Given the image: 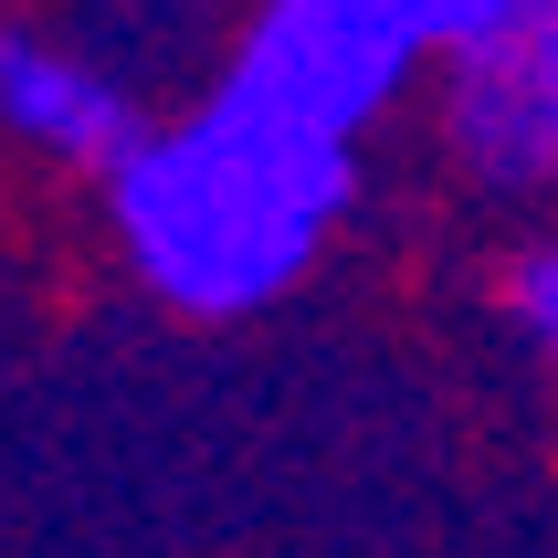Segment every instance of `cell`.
I'll list each match as a JSON object with an SVG mask.
<instances>
[{"instance_id":"obj_1","label":"cell","mask_w":558,"mask_h":558,"mask_svg":"<svg viewBox=\"0 0 558 558\" xmlns=\"http://www.w3.org/2000/svg\"><path fill=\"white\" fill-rule=\"evenodd\" d=\"M348 211H359V148L264 106L232 74H211L190 117L148 126L106 180L126 275L201 327L264 316L275 295H295Z\"/></svg>"},{"instance_id":"obj_2","label":"cell","mask_w":558,"mask_h":558,"mask_svg":"<svg viewBox=\"0 0 558 558\" xmlns=\"http://www.w3.org/2000/svg\"><path fill=\"white\" fill-rule=\"evenodd\" d=\"M422 63H442L433 0H253L221 74L359 148Z\"/></svg>"},{"instance_id":"obj_3","label":"cell","mask_w":558,"mask_h":558,"mask_svg":"<svg viewBox=\"0 0 558 558\" xmlns=\"http://www.w3.org/2000/svg\"><path fill=\"white\" fill-rule=\"evenodd\" d=\"M433 137L485 201L558 190V0H506L433 63Z\"/></svg>"},{"instance_id":"obj_4","label":"cell","mask_w":558,"mask_h":558,"mask_svg":"<svg viewBox=\"0 0 558 558\" xmlns=\"http://www.w3.org/2000/svg\"><path fill=\"white\" fill-rule=\"evenodd\" d=\"M0 126L32 158H63V169L117 180L126 148L148 137V106H137V74H117L85 32L0 22Z\"/></svg>"},{"instance_id":"obj_5","label":"cell","mask_w":558,"mask_h":558,"mask_svg":"<svg viewBox=\"0 0 558 558\" xmlns=\"http://www.w3.org/2000/svg\"><path fill=\"white\" fill-rule=\"evenodd\" d=\"M496 295H506V327H517V338L537 348V369L558 379V221L506 253V284H496Z\"/></svg>"},{"instance_id":"obj_6","label":"cell","mask_w":558,"mask_h":558,"mask_svg":"<svg viewBox=\"0 0 558 558\" xmlns=\"http://www.w3.org/2000/svg\"><path fill=\"white\" fill-rule=\"evenodd\" d=\"M506 0H433V22H442V53H453V43H464L474 22H496Z\"/></svg>"}]
</instances>
